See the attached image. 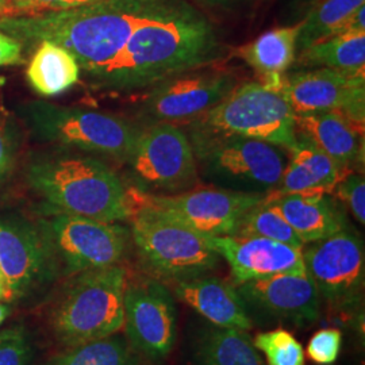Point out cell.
<instances>
[{"instance_id":"cell-1","label":"cell","mask_w":365,"mask_h":365,"mask_svg":"<svg viewBox=\"0 0 365 365\" xmlns=\"http://www.w3.org/2000/svg\"><path fill=\"white\" fill-rule=\"evenodd\" d=\"M222 53L215 27L194 4L188 0H160L133 30L115 60L93 81L107 91L146 90L212 66Z\"/></svg>"},{"instance_id":"cell-2","label":"cell","mask_w":365,"mask_h":365,"mask_svg":"<svg viewBox=\"0 0 365 365\" xmlns=\"http://www.w3.org/2000/svg\"><path fill=\"white\" fill-rule=\"evenodd\" d=\"M160 0H101L58 13L0 18V30L22 45L51 41L72 53L81 72L96 78L126 45Z\"/></svg>"},{"instance_id":"cell-3","label":"cell","mask_w":365,"mask_h":365,"mask_svg":"<svg viewBox=\"0 0 365 365\" xmlns=\"http://www.w3.org/2000/svg\"><path fill=\"white\" fill-rule=\"evenodd\" d=\"M31 188L58 212L96 221H130L140 207V191L131 190L103 161L61 156L29 168Z\"/></svg>"},{"instance_id":"cell-4","label":"cell","mask_w":365,"mask_h":365,"mask_svg":"<svg viewBox=\"0 0 365 365\" xmlns=\"http://www.w3.org/2000/svg\"><path fill=\"white\" fill-rule=\"evenodd\" d=\"M197 175L218 188L238 192H272L287 165L288 152L277 145L190 122L185 131Z\"/></svg>"},{"instance_id":"cell-5","label":"cell","mask_w":365,"mask_h":365,"mask_svg":"<svg viewBox=\"0 0 365 365\" xmlns=\"http://www.w3.org/2000/svg\"><path fill=\"white\" fill-rule=\"evenodd\" d=\"M128 274L120 264L66 277L48 310L54 339L64 348H72L117 334L125 322Z\"/></svg>"},{"instance_id":"cell-6","label":"cell","mask_w":365,"mask_h":365,"mask_svg":"<svg viewBox=\"0 0 365 365\" xmlns=\"http://www.w3.org/2000/svg\"><path fill=\"white\" fill-rule=\"evenodd\" d=\"M130 221L131 241L145 274L170 287L217 269L221 256L209 240L164 212L140 205Z\"/></svg>"},{"instance_id":"cell-7","label":"cell","mask_w":365,"mask_h":365,"mask_svg":"<svg viewBox=\"0 0 365 365\" xmlns=\"http://www.w3.org/2000/svg\"><path fill=\"white\" fill-rule=\"evenodd\" d=\"M26 117L45 141L125 161L141 131L123 118L80 107L34 103Z\"/></svg>"},{"instance_id":"cell-8","label":"cell","mask_w":365,"mask_h":365,"mask_svg":"<svg viewBox=\"0 0 365 365\" xmlns=\"http://www.w3.org/2000/svg\"><path fill=\"white\" fill-rule=\"evenodd\" d=\"M191 122L277 145L287 152L298 145L295 113L280 92L261 83L237 84L209 113Z\"/></svg>"},{"instance_id":"cell-9","label":"cell","mask_w":365,"mask_h":365,"mask_svg":"<svg viewBox=\"0 0 365 365\" xmlns=\"http://www.w3.org/2000/svg\"><path fill=\"white\" fill-rule=\"evenodd\" d=\"M60 274H73L120 265L130 250L131 233L118 222H103L57 212L41 223Z\"/></svg>"},{"instance_id":"cell-10","label":"cell","mask_w":365,"mask_h":365,"mask_svg":"<svg viewBox=\"0 0 365 365\" xmlns=\"http://www.w3.org/2000/svg\"><path fill=\"white\" fill-rule=\"evenodd\" d=\"M126 161L138 191L146 195L182 194L199 182L191 143L175 123L141 129Z\"/></svg>"},{"instance_id":"cell-11","label":"cell","mask_w":365,"mask_h":365,"mask_svg":"<svg viewBox=\"0 0 365 365\" xmlns=\"http://www.w3.org/2000/svg\"><path fill=\"white\" fill-rule=\"evenodd\" d=\"M306 274L330 310L352 315L363 306L365 284L364 244L346 227L302 248Z\"/></svg>"},{"instance_id":"cell-12","label":"cell","mask_w":365,"mask_h":365,"mask_svg":"<svg viewBox=\"0 0 365 365\" xmlns=\"http://www.w3.org/2000/svg\"><path fill=\"white\" fill-rule=\"evenodd\" d=\"M123 312L133 351L152 363L164 361L178 339V313L170 287L148 274H128Z\"/></svg>"},{"instance_id":"cell-13","label":"cell","mask_w":365,"mask_h":365,"mask_svg":"<svg viewBox=\"0 0 365 365\" xmlns=\"http://www.w3.org/2000/svg\"><path fill=\"white\" fill-rule=\"evenodd\" d=\"M265 196L218 187H195L175 195L140 192V200L141 205L158 210L197 235L210 238L235 235L242 215L261 203Z\"/></svg>"},{"instance_id":"cell-14","label":"cell","mask_w":365,"mask_h":365,"mask_svg":"<svg viewBox=\"0 0 365 365\" xmlns=\"http://www.w3.org/2000/svg\"><path fill=\"white\" fill-rule=\"evenodd\" d=\"M238 83L230 71L206 66L149 88L141 115L152 123L191 122L222 102Z\"/></svg>"},{"instance_id":"cell-15","label":"cell","mask_w":365,"mask_h":365,"mask_svg":"<svg viewBox=\"0 0 365 365\" xmlns=\"http://www.w3.org/2000/svg\"><path fill=\"white\" fill-rule=\"evenodd\" d=\"M0 274L13 300L27 298L56 280L58 265L41 226L0 220Z\"/></svg>"},{"instance_id":"cell-16","label":"cell","mask_w":365,"mask_h":365,"mask_svg":"<svg viewBox=\"0 0 365 365\" xmlns=\"http://www.w3.org/2000/svg\"><path fill=\"white\" fill-rule=\"evenodd\" d=\"M280 93L295 114L339 111L364 126L365 73L314 68L284 75Z\"/></svg>"},{"instance_id":"cell-17","label":"cell","mask_w":365,"mask_h":365,"mask_svg":"<svg viewBox=\"0 0 365 365\" xmlns=\"http://www.w3.org/2000/svg\"><path fill=\"white\" fill-rule=\"evenodd\" d=\"M237 289L248 307L295 327H310L319 319L321 298L307 274H276L237 284Z\"/></svg>"},{"instance_id":"cell-18","label":"cell","mask_w":365,"mask_h":365,"mask_svg":"<svg viewBox=\"0 0 365 365\" xmlns=\"http://www.w3.org/2000/svg\"><path fill=\"white\" fill-rule=\"evenodd\" d=\"M207 238V237H206ZM210 245L227 261L235 284L283 274H306L302 249L261 237H210Z\"/></svg>"},{"instance_id":"cell-19","label":"cell","mask_w":365,"mask_h":365,"mask_svg":"<svg viewBox=\"0 0 365 365\" xmlns=\"http://www.w3.org/2000/svg\"><path fill=\"white\" fill-rule=\"evenodd\" d=\"M295 131L298 140L331 157L346 170L364 161V126L339 111L295 114Z\"/></svg>"},{"instance_id":"cell-20","label":"cell","mask_w":365,"mask_h":365,"mask_svg":"<svg viewBox=\"0 0 365 365\" xmlns=\"http://www.w3.org/2000/svg\"><path fill=\"white\" fill-rule=\"evenodd\" d=\"M173 297L182 300L212 325L248 331L253 327L248 304L238 289L220 277L200 276L170 286Z\"/></svg>"},{"instance_id":"cell-21","label":"cell","mask_w":365,"mask_h":365,"mask_svg":"<svg viewBox=\"0 0 365 365\" xmlns=\"http://www.w3.org/2000/svg\"><path fill=\"white\" fill-rule=\"evenodd\" d=\"M265 202L288 222L304 245L349 227L344 207L330 194L267 195Z\"/></svg>"},{"instance_id":"cell-22","label":"cell","mask_w":365,"mask_h":365,"mask_svg":"<svg viewBox=\"0 0 365 365\" xmlns=\"http://www.w3.org/2000/svg\"><path fill=\"white\" fill-rule=\"evenodd\" d=\"M349 172L352 170L331 157L298 140V145L288 152L287 165L280 182L268 195L331 194Z\"/></svg>"},{"instance_id":"cell-23","label":"cell","mask_w":365,"mask_h":365,"mask_svg":"<svg viewBox=\"0 0 365 365\" xmlns=\"http://www.w3.org/2000/svg\"><path fill=\"white\" fill-rule=\"evenodd\" d=\"M81 66L76 57L66 48L51 41L37 43L26 78L34 91L42 96H57L78 84Z\"/></svg>"},{"instance_id":"cell-24","label":"cell","mask_w":365,"mask_h":365,"mask_svg":"<svg viewBox=\"0 0 365 365\" xmlns=\"http://www.w3.org/2000/svg\"><path fill=\"white\" fill-rule=\"evenodd\" d=\"M299 30L300 22L294 26L272 29L240 46L235 56L244 60L261 80L274 75H286L297 60Z\"/></svg>"},{"instance_id":"cell-25","label":"cell","mask_w":365,"mask_h":365,"mask_svg":"<svg viewBox=\"0 0 365 365\" xmlns=\"http://www.w3.org/2000/svg\"><path fill=\"white\" fill-rule=\"evenodd\" d=\"M194 360L195 365H264L247 331L218 327L200 336Z\"/></svg>"},{"instance_id":"cell-26","label":"cell","mask_w":365,"mask_h":365,"mask_svg":"<svg viewBox=\"0 0 365 365\" xmlns=\"http://www.w3.org/2000/svg\"><path fill=\"white\" fill-rule=\"evenodd\" d=\"M300 66L329 68L346 73H365V33L337 34L302 51Z\"/></svg>"},{"instance_id":"cell-27","label":"cell","mask_w":365,"mask_h":365,"mask_svg":"<svg viewBox=\"0 0 365 365\" xmlns=\"http://www.w3.org/2000/svg\"><path fill=\"white\" fill-rule=\"evenodd\" d=\"M48 365H144L123 337L113 334L78 346L66 348L53 356Z\"/></svg>"},{"instance_id":"cell-28","label":"cell","mask_w":365,"mask_h":365,"mask_svg":"<svg viewBox=\"0 0 365 365\" xmlns=\"http://www.w3.org/2000/svg\"><path fill=\"white\" fill-rule=\"evenodd\" d=\"M364 4L365 0H319L300 21L297 53L336 36L345 19Z\"/></svg>"},{"instance_id":"cell-29","label":"cell","mask_w":365,"mask_h":365,"mask_svg":"<svg viewBox=\"0 0 365 365\" xmlns=\"http://www.w3.org/2000/svg\"><path fill=\"white\" fill-rule=\"evenodd\" d=\"M235 237H261L302 249L304 242L288 222L264 200L248 210L238 222Z\"/></svg>"},{"instance_id":"cell-30","label":"cell","mask_w":365,"mask_h":365,"mask_svg":"<svg viewBox=\"0 0 365 365\" xmlns=\"http://www.w3.org/2000/svg\"><path fill=\"white\" fill-rule=\"evenodd\" d=\"M253 344L265 356L268 365H306V354L299 341L286 329L259 333Z\"/></svg>"},{"instance_id":"cell-31","label":"cell","mask_w":365,"mask_h":365,"mask_svg":"<svg viewBox=\"0 0 365 365\" xmlns=\"http://www.w3.org/2000/svg\"><path fill=\"white\" fill-rule=\"evenodd\" d=\"M33 344L26 327L14 325L0 333V365H33Z\"/></svg>"},{"instance_id":"cell-32","label":"cell","mask_w":365,"mask_h":365,"mask_svg":"<svg viewBox=\"0 0 365 365\" xmlns=\"http://www.w3.org/2000/svg\"><path fill=\"white\" fill-rule=\"evenodd\" d=\"M101 0H6L0 18L10 16H34L42 14L58 13Z\"/></svg>"},{"instance_id":"cell-33","label":"cell","mask_w":365,"mask_h":365,"mask_svg":"<svg viewBox=\"0 0 365 365\" xmlns=\"http://www.w3.org/2000/svg\"><path fill=\"white\" fill-rule=\"evenodd\" d=\"M342 346V333L339 329L327 327L318 330L309 341L307 356L318 365H331L339 360Z\"/></svg>"},{"instance_id":"cell-34","label":"cell","mask_w":365,"mask_h":365,"mask_svg":"<svg viewBox=\"0 0 365 365\" xmlns=\"http://www.w3.org/2000/svg\"><path fill=\"white\" fill-rule=\"evenodd\" d=\"M334 195L349 209L353 217L365 223V180L359 172H349L333 190Z\"/></svg>"},{"instance_id":"cell-35","label":"cell","mask_w":365,"mask_h":365,"mask_svg":"<svg viewBox=\"0 0 365 365\" xmlns=\"http://www.w3.org/2000/svg\"><path fill=\"white\" fill-rule=\"evenodd\" d=\"M24 45L10 34L0 30V66H16L24 61Z\"/></svg>"},{"instance_id":"cell-36","label":"cell","mask_w":365,"mask_h":365,"mask_svg":"<svg viewBox=\"0 0 365 365\" xmlns=\"http://www.w3.org/2000/svg\"><path fill=\"white\" fill-rule=\"evenodd\" d=\"M356 33H365V4L359 7L354 13L351 14L337 31V34H356Z\"/></svg>"},{"instance_id":"cell-37","label":"cell","mask_w":365,"mask_h":365,"mask_svg":"<svg viewBox=\"0 0 365 365\" xmlns=\"http://www.w3.org/2000/svg\"><path fill=\"white\" fill-rule=\"evenodd\" d=\"M11 161H13V148L4 131L0 129V176L6 175V172L10 170Z\"/></svg>"},{"instance_id":"cell-38","label":"cell","mask_w":365,"mask_h":365,"mask_svg":"<svg viewBox=\"0 0 365 365\" xmlns=\"http://www.w3.org/2000/svg\"><path fill=\"white\" fill-rule=\"evenodd\" d=\"M194 3H199L202 6L211 7V9H229L237 3H241L242 0H190Z\"/></svg>"},{"instance_id":"cell-39","label":"cell","mask_w":365,"mask_h":365,"mask_svg":"<svg viewBox=\"0 0 365 365\" xmlns=\"http://www.w3.org/2000/svg\"><path fill=\"white\" fill-rule=\"evenodd\" d=\"M11 300H13L11 291L7 286L4 277L0 274V302H11Z\"/></svg>"},{"instance_id":"cell-40","label":"cell","mask_w":365,"mask_h":365,"mask_svg":"<svg viewBox=\"0 0 365 365\" xmlns=\"http://www.w3.org/2000/svg\"><path fill=\"white\" fill-rule=\"evenodd\" d=\"M10 314H11V307L9 304H6L4 302H0V327L9 318Z\"/></svg>"},{"instance_id":"cell-41","label":"cell","mask_w":365,"mask_h":365,"mask_svg":"<svg viewBox=\"0 0 365 365\" xmlns=\"http://www.w3.org/2000/svg\"><path fill=\"white\" fill-rule=\"evenodd\" d=\"M319 0H297V6L299 7V10L307 13L312 7H314Z\"/></svg>"},{"instance_id":"cell-42","label":"cell","mask_w":365,"mask_h":365,"mask_svg":"<svg viewBox=\"0 0 365 365\" xmlns=\"http://www.w3.org/2000/svg\"><path fill=\"white\" fill-rule=\"evenodd\" d=\"M4 6H6V0H0V16H1V14H3Z\"/></svg>"}]
</instances>
